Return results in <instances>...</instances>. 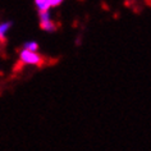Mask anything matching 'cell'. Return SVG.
<instances>
[{
    "label": "cell",
    "mask_w": 151,
    "mask_h": 151,
    "mask_svg": "<svg viewBox=\"0 0 151 151\" xmlns=\"http://www.w3.org/2000/svg\"><path fill=\"white\" fill-rule=\"evenodd\" d=\"M35 5H36V8L39 9V13L49 12V9H50L47 0H35Z\"/></svg>",
    "instance_id": "cell-4"
},
{
    "label": "cell",
    "mask_w": 151,
    "mask_h": 151,
    "mask_svg": "<svg viewBox=\"0 0 151 151\" xmlns=\"http://www.w3.org/2000/svg\"><path fill=\"white\" fill-rule=\"evenodd\" d=\"M23 50H28V51H37L39 50V44L36 41H26L23 44Z\"/></svg>",
    "instance_id": "cell-5"
},
{
    "label": "cell",
    "mask_w": 151,
    "mask_h": 151,
    "mask_svg": "<svg viewBox=\"0 0 151 151\" xmlns=\"http://www.w3.org/2000/svg\"><path fill=\"white\" fill-rule=\"evenodd\" d=\"M40 27L46 32L56 31V24L51 19L50 12H41L40 13Z\"/></svg>",
    "instance_id": "cell-2"
},
{
    "label": "cell",
    "mask_w": 151,
    "mask_h": 151,
    "mask_svg": "<svg viewBox=\"0 0 151 151\" xmlns=\"http://www.w3.org/2000/svg\"><path fill=\"white\" fill-rule=\"evenodd\" d=\"M10 27H12V23H10V22H1V23H0V41L5 40L6 33L9 32Z\"/></svg>",
    "instance_id": "cell-3"
},
{
    "label": "cell",
    "mask_w": 151,
    "mask_h": 151,
    "mask_svg": "<svg viewBox=\"0 0 151 151\" xmlns=\"http://www.w3.org/2000/svg\"><path fill=\"white\" fill-rule=\"evenodd\" d=\"M47 1H49V6H50V8H54V6L60 5L64 0H47Z\"/></svg>",
    "instance_id": "cell-6"
},
{
    "label": "cell",
    "mask_w": 151,
    "mask_h": 151,
    "mask_svg": "<svg viewBox=\"0 0 151 151\" xmlns=\"http://www.w3.org/2000/svg\"><path fill=\"white\" fill-rule=\"evenodd\" d=\"M19 62L24 65H41L42 64V56L37 51L21 50L19 52Z\"/></svg>",
    "instance_id": "cell-1"
}]
</instances>
